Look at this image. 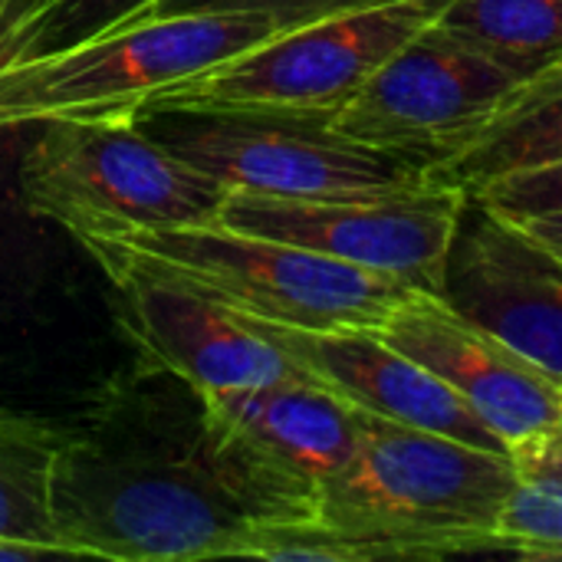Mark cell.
<instances>
[{
  "instance_id": "8992f818",
  "label": "cell",
  "mask_w": 562,
  "mask_h": 562,
  "mask_svg": "<svg viewBox=\"0 0 562 562\" xmlns=\"http://www.w3.org/2000/svg\"><path fill=\"white\" fill-rule=\"evenodd\" d=\"M20 158L23 207L79 234L211 224L227 188L175 155L142 119L49 122Z\"/></svg>"
},
{
  "instance_id": "ffe728a7",
  "label": "cell",
  "mask_w": 562,
  "mask_h": 562,
  "mask_svg": "<svg viewBox=\"0 0 562 562\" xmlns=\"http://www.w3.org/2000/svg\"><path fill=\"white\" fill-rule=\"evenodd\" d=\"M494 553H510L517 560H562V487L520 477L507 497Z\"/></svg>"
},
{
  "instance_id": "52a82bcc",
  "label": "cell",
  "mask_w": 562,
  "mask_h": 562,
  "mask_svg": "<svg viewBox=\"0 0 562 562\" xmlns=\"http://www.w3.org/2000/svg\"><path fill=\"white\" fill-rule=\"evenodd\" d=\"M198 405L207 461L260 520L316 517L319 491L359 441V412L303 375Z\"/></svg>"
},
{
  "instance_id": "3957f363",
  "label": "cell",
  "mask_w": 562,
  "mask_h": 562,
  "mask_svg": "<svg viewBox=\"0 0 562 562\" xmlns=\"http://www.w3.org/2000/svg\"><path fill=\"white\" fill-rule=\"evenodd\" d=\"M53 514L66 557L125 562L240 560L260 520L214 471L201 431L191 458H115L72 435Z\"/></svg>"
},
{
  "instance_id": "603a6c76",
  "label": "cell",
  "mask_w": 562,
  "mask_h": 562,
  "mask_svg": "<svg viewBox=\"0 0 562 562\" xmlns=\"http://www.w3.org/2000/svg\"><path fill=\"white\" fill-rule=\"evenodd\" d=\"M510 458H514L520 477H533V481H547V484L562 487V422L547 435L514 448Z\"/></svg>"
},
{
  "instance_id": "ac0fdd59",
  "label": "cell",
  "mask_w": 562,
  "mask_h": 562,
  "mask_svg": "<svg viewBox=\"0 0 562 562\" xmlns=\"http://www.w3.org/2000/svg\"><path fill=\"white\" fill-rule=\"evenodd\" d=\"M165 0H16L0 23V63L109 36L148 20Z\"/></svg>"
},
{
  "instance_id": "5bb4252c",
  "label": "cell",
  "mask_w": 562,
  "mask_h": 562,
  "mask_svg": "<svg viewBox=\"0 0 562 562\" xmlns=\"http://www.w3.org/2000/svg\"><path fill=\"white\" fill-rule=\"evenodd\" d=\"M247 319V316H244ZM293 369L359 412L438 431L487 451L510 454L504 441L422 362L389 346L372 329H290L247 319Z\"/></svg>"
},
{
  "instance_id": "4fadbf2b",
  "label": "cell",
  "mask_w": 562,
  "mask_h": 562,
  "mask_svg": "<svg viewBox=\"0 0 562 562\" xmlns=\"http://www.w3.org/2000/svg\"><path fill=\"white\" fill-rule=\"evenodd\" d=\"M122 303V326L142 359L181 379L198 398L300 375L293 362L244 316L214 300L145 273H105Z\"/></svg>"
},
{
  "instance_id": "7402d4cb",
  "label": "cell",
  "mask_w": 562,
  "mask_h": 562,
  "mask_svg": "<svg viewBox=\"0 0 562 562\" xmlns=\"http://www.w3.org/2000/svg\"><path fill=\"white\" fill-rule=\"evenodd\" d=\"M372 3H389V0H165L155 13H168V10H263V13L280 16L283 26H293V23H306L323 13L356 10V7H372Z\"/></svg>"
},
{
  "instance_id": "d4e9b609",
  "label": "cell",
  "mask_w": 562,
  "mask_h": 562,
  "mask_svg": "<svg viewBox=\"0 0 562 562\" xmlns=\"http://www.w3.org/2000/svg\"><path fill=\"white\" fill-rule=\"evenodd\" d=\"M13 3H16V0H0V23H3V16L13 10Z\"/></svg>"
},
{
  "instance_id": "9c48e42d",
  "label": "cell",
  "mask_w": 562,
  "mask_h": 562,
  "mask_svg": "<svg viewBox=\"0 0 562 562\" xmlns=\"http://www.w3.org/2000/svg\"><path fill=\"white\" fill-rule=\"evenodd\" d=\"M464 198V191L435 178L412 188L329 198L231 191L217 221L438 293Z\"/></svg>"
},
{
  "instance_id": "e0dca14e",
  "label": "cell",
  "mask_w": 562,
  "mask_h": 562,
  "mask_svg": "<svg viewBox=\"0 0 562 562\" xmlns=\"http://www.w3.org/2000/svg\"><path fill=\"white\" fill-rule=\"evenodd\" d=\"M438 26L520 79L562 63V0H451Z\"/></svg>"
},
{
  "instance_id": "6da1fadb",
  "label": "cell",
  "mask_w": 562,
  "mask_h": 562,
  "mask_svg": "<svg viewBox=\"0 0 562 562\" xmlns=\"http://www.w3.org/2000/svg\"><path fill=\"white\" fill-rule=\"evenodd\" d=\"M76 244L102 267L181 283L217 306L290 329H379L415 290L356 263L247 234L221 221L79 234Z\"/></svg>"
},
{
  "instance_id": "ba28073f",
  "label": "cell",
  "mask_w": 562,
  "mask_h": 562,
  "mask_svg": "<svg viewBox=\"0 0 562 562\" xmlns=\"http://www.w3.org/2000/svg\"><path fill=\"white\" fill-rule=\"evenodd\" d=\"M517 72L438 26L408 40L333 119L352 142L398 155L425 171L471 145L520 92Z\"/></svg>"
},
{
  "instance_id": "5b68a950",
  "label": "cell",
  "mask_w": 562,
  "mask_h": 562,
  "mask_svg": "<svg viewBox=\"0 0 562 562\" xmlns=\"http://www.w3.org/2000/svg\"><path fill=\"white\" fill-rule=\"evenodd\" d=\"M451 0H389L283 26L244 53L148 99L155 115L333 119Z\"/></svg>"
},
{
  "instance_id": "d6986e66",
  "label": "cell",
  "mask_w": 562,
  "mask_h": 562,
  "mask_svg": "<svg viewBox=\"0 0 562 562\" xmlns=\"http://www.w3.org/2000/svg\"><path fill=\"white\" fill-rule=\"evenodd\" d=\"M240 560L270 562H379L402 560L398 550L352 537L346 530L329 527L319 517H293V520H254Z\"/></svg>"
},
{
  "instance_id": "9a60e30c",
  "label": "cell",
  "mask_w": 562,
  "mask_h": 562,
  "mask_svg": "<svg viewBox=\"0 0 562 562\" xmlns=\"http://www.w3.org/2000/svg\"><path fill=\"white\" fill-rule=\"evenodd\" d=\"M562 161V63L533 76L491 125L428 178L477 194L491 181Z\"/></svg>"
},
{
  "instance_id": "7c38bea8",
  "label": "cell",
  "mask_w": 562,
  "mask_h": 562,
  "mask_svg": "<svg viewBox=\"0 0 562 562\" xmlns=\"http://www.w3.org/2000/svg\"><path fill=\"white\" fill-rule=\"evenodd\" d=\"M438 293L562 382V260L471 194Z\"/></svg>"
},
{
  "instance_id": "30bf717a",
  "label": "cell",
  "mask_w": 562,
  "mask_h": 562,
  "mask_svg": "<svg viewBox=\"0 0 562 562\" xmlns=\"http://www.w3.org/2000/svg\"><path fill=\"white\" fill-rule=\"evenodd\" d=\"M155 132L175 155L227 191L263 198H329L412 188L425 168L346 138L329 119L270 115H155ZM148 122V119H145Z\"/></svg>"
},
{
  "instance_id": "2e32d148",
  "label": "cell",
  "mask_w": 562,
  "mask_h": 562,
  "mask_svg": "<svg viewBox=\"0 0 562 562\" xmlns=\"http://www.w3.org/2000/svg\"><path fill=\"white\" fill-rule=\"evenodd\" d=\"M69 438L53 422L0 408V540L66 557L53 514V487Z\"/></svg>"
},
{
  "instance_id": "8fae6325",
  "label": "cell",
  "mask_w": 562,
  "mask_h": 562,
  "mask_svg": "<svg viewBox=\"0 0 562 562\" xmlns=\"http://www.w3.org/2000/svg\"><path fill=\"white\" fill-rule=\"evenodd\" d=\"M375 333L435 372L507 451L562 422L560 379L458 313L441 293L415 290Z\"/></svg>"
},
{
  "instance_id": "44dd1931",
  "label": "cell",
  "mask_w": 562,
  "mask_h": 562,
  "mask_svg": "<svg viewBox=\"0 0 562 562\" xmlns=\"http://www.w3.org/2000/svg\"><path fill=\"white\" fill-rule=\"evenodd\" d=\"M471 198H477L484 207H491L494 214H501L507 221L557 214L562 211V161L507 175L501 181H491L487 188H481Z\"/></svg>"
},
{
  "instance_id": "7a4b0ae2",
  "label": "cell",
  "mask_w": 562,
  "mask_h": 562,
  "mask_svg": "<svg viewBox=\"0 0 562 562\" xmlns=\"http://www.w3.org/2000/svg\"><path fill=\"white\" fill-rule=\"evenodd\" d=\"M517 481L510 454L359 412L356 451L319 491L316 517L402 560L494 553Z\"/></svg>"
},
{
  "instance_id": "277c9868",
  "label": "cell",
  "mask_w": 562,
  "mask_h": 562,
  "mask_svg": "<svg viewBox=\"0 0 562 562\" xmlns=\"http://www.w3.org/2000/svg\"><path fill=\"white\" fill-rule=\"evenodd\" d=\"M277 30L283 20L263 10H168L109 36L0 63V132L138 119L148 99Z\"/></svg>"
},
{
  "instance_id": "cb8c5ba5",
  "label": "cell",
  "mask_w": 562,
  "mask_h": 562,
  "mask_svg": "<svg viewBox=\"0 0 562 562\" xmlns=\"http://www.w3.org/2000/svg\"><path fill=\"white\" fill-rule=\"evenodd\" d=\"M510 224H517L530 240H537L547 254H553L557 260H562V211L527 217V221H510Z\"/></svg>"
}]
</instances>
